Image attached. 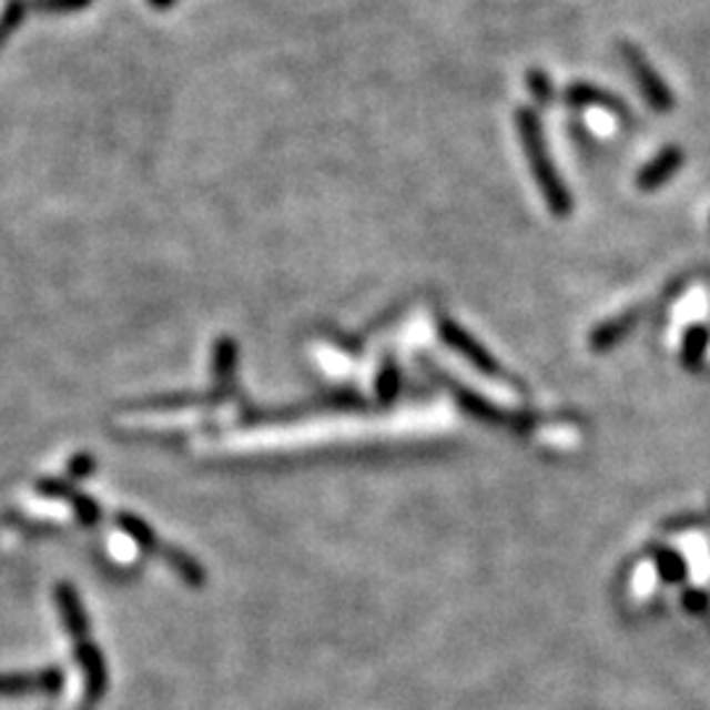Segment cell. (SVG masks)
Masks as SVG:
<instances>
[{"label": "cell", "instance_id": "1", "mask_svg": "<svg viewBox=\"0 0 710 710\" xmlns=\"http://www.w3.org/2000/svg\"><path fill=\"white\" fill-rule=\"evenodd\" d=\"M516 119H518V130H521L524 151H527L529 166L531 172H535V180L539 184V190H542L545 201H548L550 211L556 213V216H566V213L571 211V195H568L566 184L560 182L556 166L550 163V155H548V148H545L542 130H539L537 116L531 111L521 109Z\"/></svg>", "mask_w": 710, "mask_h": 710}, {"label": "cell", "instance_id": "2", "mask_svg": "<svg viewBox=\"0 0 710 710\" xmlns=\"http://www.w3.org/2000/svg\"><path fill=\"white\" fill-rule=\"evenodd\" d=\"M437 379L443 382V385L450 389L453 397L458 400V406L466 410L468 416H474L477 422H485V424H510L516 432H529L531 426H535V422L527 416H508L503 414V408L493 406V403L487 400V397H481L474 393V389H466L464 385H460L458 379H450L447 374H437Z\"/></svg>", "mask_w": 710, "mask_h": 710}, {"label": "cell", "instance_id": "6", "mask_svg": "<svg viewBox=\"0 0 710 710\" xmlns=\"http://www.w3.org/2000/svg\"><path fill=\"white\" fill-rule=\"evenodd\" d=\"M376 395H379L382 406H389L400 395V368H397L393 358L385 361L379 376H376Z\"/></svg>", "mask_w": 710, "mask_h": 710}, {"label": "cell", "instance_id": "3", "mask_svg": "<svg viewBox=\"0 0 710 710\" xmlns=\"http://www.w3.org/2000/svg\"><path fill=\"white\" fill-rule=\"evenodd\" d=\"M439 337H443L445 345H450L458 355H464L468 364H474V368H479L481 374L493 376V379H508L510 382V376L503 372V366L497 364L493 355H489L485 347H481L479 339H474L471 335H468V332L460 324L450 322V318H439Z\"/></svg>", "mask_w": 710, "mask_h": 710}, {"label": "cell", "instance_id": "4", "mask_svg": "<svg viewBox=\"0 0 710 710\" xmlns=\"http://www.w3.org/2000/svg\"><path fill=\"white\" fill-rule=\"evenodd\" d=\"M631 324H635V314H621V316L610 318V322L600 324L598 329L589 335V347H592L595 353L610 351V347L619 343V339L631 329Z\"/></svg>", "mask_w": 710, "mask_h": 710}, {"label": "cell", "instance_id": "5", "mask_svg": "<svg viewBox=\"0 0 710 710\" xmlns=\"http://www.w3.org/2000/svg\"><path fill=\"white\" fill-rule=\"evenodd\" d=\"M234 368H237V345H234V339H216V347H213V374H216V379L224 387L232 385Z\"/></svg>", "mask_w": 710, "mask_h": 710}, {"label": "cell", "instance_id": "8", "mask_svg": "<svg viewBox=\"0 0 710 710\" xmlns=\"http://www.w3.org/2000/svg\"><path fill=\"white\" fill-rule=\"evenodd\" d=\"M90 0H34V6H40L45 13H71L84 9Z\"/></svg>", "mask_w": 710, "mask_h": 710}, {"label": "cell", "instance_id": "7", "mask_svg": "<svg viewBox=\"0 0 710 710\" xmlns=\"http://www.w3.org/2000/svg\"><path fill=\"white\" fill-rule=\"evenodd\" d=\"M677 166V153H669V155H660V159L652 163V166L645 169L642 174H639V187H656V184H660L666 180V176L671 174V169Z\"/></svg>", "mask_w": 710, "mask_h": 710}]
</instances>
